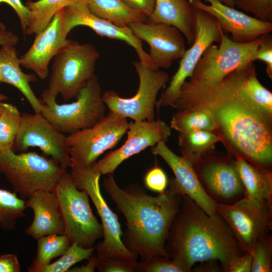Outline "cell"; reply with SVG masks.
<instances>
[{"mask_svg":"<svg viewBox=\"0 0 272 272\" xmlns=\"http://www.w3.org/2000/svg\"><path fill=\"white\" fill-rule=\"evenodd\" d=\"M251 62L218 81L189 78L172 106L178 110H206L241 154L264 168L272 161L271 116L258 108L244 90V79Z\"/></svg>","mask_w":272,"mask_h":272,"instance_id":"6da1fadb","label":"cell"},{"mask_svg":"<svg viewBox=\"0 0 272 272\" xmlns=\"http://www.w3.org/2000/svg\"><path fill=\"white\" fill-rule=\"evenodd\" d=\"M106 175L102 182L104 190L126 220L125 246L141 261L155 255L169 258L166 242L182 196L169 189L152 196L137 183L122 188L113 174Z\"/></svg>","mask_w":272,"mask_h":272,"instance_id":"7a4b0ae2","label":"cell"},{"mask_svg":"<svg viewBox=\"0 0 272 272\" xmlns=\"http://www.w3.org/2000/svg\"><path fill=\"white\" fill-rule=\"evenodd\" d=\"M165 248L169 258L178 260L189 271L196 263L209 260L219 261L225 271L233 259L246 253L218 213L208 214L186 195H182Z\"/></svg>","mask_w":272,"mask_h":272,"instance_id":"3957f363","label":"cell"},{"mask_svg":"<svg viewBox=\"0 0 272 272\" xmlns=\"http://www.w3.org/2000/svg\"><path fill=\"white\" fill-rule=\"evenodd\" d=\"M66 170L52 158L35 152H0V173L21 198L28 199L39 191H54Z\"/></svg>","mask_w":272,"mask_h":272,"instance_id":"277c9868","label":"cell"},{"mask_svg":"<svg viewBox=\"0 0 272 272\" xmlns=\"http://www.w3.org/2000/svg\"><path fill=\"white\" fill-rule=\"evenodd\" d=\"M99 56L94 45L69 40L53 58L48 87L44 91L55 98L60 95L64 102L76 98L95 75Z\"/></svg>","mask_w":272,"mask_h":272,"instance_id":"5b68a950","label":"cell"},{"mask_svg":"<svg viewBox=\"0 0 272 272\" xmlns=\"http://www.w3.org/2000/svg\"><path fill=\"white\" fill-rule=\"evenodd\" d=\"M41 114L63 133L71 134L89 128L105 115L106 106L95 75L81 90L76 100L59 104L56 98L43 91Z\"/></svg>","mask_w":272,"mask_h":272,"instance_id":"8992f818","label":"cell"},{"mask_svg":"<svg viewBox=\"0 0 272 272\" xmlns=\"http://www.w3.org/2000/svg\"><path fill=\"white\" fill-rule=\"evenodd\" d=\"M59 200L64 223L65 235L71 241L84 248L95 246L103 238V230L92 212L89 196L78 189L67 171L54 189Z\"/></svg>","mask_w":272,"mask_h":272,"instance_id":"52a82bcc","label":"cell"},{"mask_svg":"<svg viewBox=\"0 0 272 272\" xmlns=\"http://www.w3.org/2000/svg\"><path fill=\"white\" fill-rule=\"evenodd\" d=\"M127 119L111 111L93 126L66 135L70 168L92 166L104 152L115 147L126 133Z\"/></svg>","mask_w":272,"mask_h":272,"instance_id":"ba28073f","label":"cell"},{"mask_svg":"<svg viewBox=\"0 0 272 272\" xmlns=\"http://www.w3.org/2000/svg\"><path fill=\"white\" fill-rule=\"evenodd\" d=\"M70 174L76 186L88 194L101 218L103 239L96 245L97 256L137 260L138 256L127 248L123 242L117 215L110 208L102 195L100 186L101 175L91 167L71 169Z\"/></svg>","mask_w":272,"mask_h":272,"instance_id":"9c48e42d","label":"cell"},{"mask_svg":"<svg viewBox=\"0 0 272 272\" xmlns=\"http://www.w3.org/2000/svg\"><path fill=\"white\" fill-rule=\"evenodd\" d=\"M139 80L136 94L122 98L114 90L102 93V99L109 111L133 121L155 119V108L160 90L169 80V74L140 61L133 62Z\"/></svg>","mask_w":272,"mask_h":272,"instance_id":"30bf717a","label":"cell"},{"mask_svg":"<svg viewBox=\"0 0 272 272\" xmlns=\"http://www.w3.org/2000/svg\"><path fill=\"white\" fill-rule=\"evenodd\" d=\"M216 212L227 223L241 247L252 254L257 240L272 228V201L246 197L231 205L217 203Z\"/></svg>","mask_w":272,"mask_h":272,"instance_id":"8fae6325","label":"cell"},{"mask_svg":"<svg viewBox=\"0 0 272 272\" xmlns=\"http://www.w3.org/2000/svg\"><path fill=\"white\" fill-rule=\"evenodd\" d=\"M261 36L247 43L234 41L222 31L219 45L214 43L206 50L190 79L207 82L218 81L253 60Z\"/></svg>","mask_w":272,"mask_h":272,"instance_id":"7c38bea8","label":"cell"},{"mask_svg":"<svg viewBox=\"0 0 272 272\" xmlns=\"http://www.w3.org/2000/svg\"><path fill=\"white\" fill-rule=\"evenodd\" d=\"M196 32L194 41L181 58L179 67L172 77L168 87L157 99L156 107L172 106L177 100L183 83L191 78L195 67L208 47L219 44L222 30L211 14L194 8Z\"/></svg>","mask_w":272,"mask_h":272,"instance_id":"4fadbf2b","label":"cell"},{"mask_svg":"<svg viewBox=\"0 0 272 272\" xmlns=\"http://www.w3.org/2000/svg\"><path fill=\"white\" fill-rule=\"evenodd\" d=\"M30 147L39 148L65 169L70 167L66 135L58 130L41 113L22 114L13 151L25 152Z\"/></svg>","mask_w":272,"mask_h":272,"instance_id":"5bb4252c","label":"cell"},{"mask_svg":"<svg viewBox=\"0 0 272 272\" xmlns=\"http://www.w3.org/2000/svg\"><path fill=\"white\" fill-rule=\"evenodd\" d=\"M127 139L119 148L96 161L91 167L101 175L113 174L117 167L129 158L161 141L166 142L171 134V129L163 120L133 121L129 123Z\"/></svg>","mask_w":272,"mask_h":272,"instance_id":"9a60e30c","label":"cell"},{"mask_svg":"<svg viewBox=\"0 0 272 272\" xmlns=\"http://www.w3.org/2000/svg\"><path fill=\"white\" fill-rule=\"evenodd\" d=\"M133 34L150 46L149 56L157 69H168L181 59L185 50L183 35L175 27L164 23L138 22L128 26Z\"/></svg>","mask_w":272,"mask_h":272,"instance_id":"2e32d148","label":"cell"},{"mask_svg":"<svg viewBox=\"0 0 272 272\" xmlns=\"http://www.w3.org/2000/svg\"><path fill=\"white\" fill-rule=\"evenodd\" d=\"M194 8L212 15L223 31L239 43L252 41L272 31V22H265L228 6L219 0H188Z\"/></svg>","mask_w":272,"mask_h":272,"instance_id":"e0dca14e","label":"cell"},{"mask_svg":"<svg viewBox=\"0 0 272 272\" xmlns=\"http://www.w3.org/2000/svg\"><path fill=\"white\" fill-rule=\"evenodd\" d=\"M151 152L162 158L174 174L175 177L168 182L170 190L182 196H187L208 214L216 213L217 203L205 191L190 162L176 155L164 141L153 147Z\"/></svg>","mask_w":272,"mask_h":272,"instance_id":"ac0fdd59","label":"cell"},{"mask_svg":"<svg viewBox=\"0 0 272 272\" xmlns=\"http://www.w3.org/2000/svg\"><path fill=\"white\" fill-rule=\"evenodd\" d=\"M63 10L67 34L77 26L89 27L100 36L125 42L134 49L141 62L158 69L155 67L149 54L143 48L142 40L128 26L120 27L95 16L89 11L85 0H80Z\"/></svg>","mask_w":272,"mask_h":272,"instance_id":"d6986e66","label":"cell"},{"mask_svg":"<svg viewBox=\"0 0 272 272\" xmlns=\"http://www.w3.org/2000/svg\"><path fill=\"white\" fill-rule=\"evenodd\" d=\"M63 9L55 15L43 30L35 35L31 47L20 57L21 66L33 71L41 80L48 77L50 61L69 40Z\"/></svg>","mask_w":272,"mask_h":272,"instance_id":"ffe728a7","label":"cell"},{"mask_svg":"<svg viewBox=\"0 0 272 272\" xmlns=\"http://www.w3.org/2000/svg\"><path fill=\"white\" fill-rule=\"evenodd\" d=\"M196 173L207 194L217 203L231 205L245 197V189L234 163L210 162Z\"/></svg>","mask_w":272,"mask_h":272,"instance_id":"44dd1931","label":"cell"},{"mask_svg":"<svg viewBox=\"0 0 272 272\" xmlns=\"http://www.w3.org/2000/svg\"><path fill=\"white\" fill-rule=\"evenodd\" d=\"M25 205L34 214L32 222L26 229L28 235L37 240L48 235L64 234L63 217L54 191H37L25 201Z\"/></svg>","mask_w":272,"mask_h":272,"instance_id":"7402d4cb","label":"cell"},{"mask_svg":"<svg viewBox=\"0 0 272 272\" xmlns=\"http://www.w3.org/2000/svg\"><path fill=\"white\" fill-rule=\"evenodd\" d=\"M154 10L147 22L164 23L178 29L191 45L194 40V8L188 0H155Z\"/></svg>","mask_w":272,"mask_h":272,"instance_id":"603a6c76","label":"cell"},{"mask_svg":"<svg viewBox=\"0 0 272 272\" xmlns=\"http://www.w3.org/2000/svg\"><path fill=\"white\" fill-rule=\"evenodd\" d=\"M20 57L14 46L0 47V83L11 85L25 97L34 112L40 113L42 102L32 89L30 84L36 82L35 75L26 74L21 69Z\"/></svg>","mask_w":272,"mask_h":272,"instance_id":"cb8c5ba5","label":"cell"},{"mask_svg":"<svg viewBox=\"0 0 272 272\" xmlns=\"http://www.w3.org/2000/svg\"><path fill=\"white\" fill-rule=\"evenodd\" d=\"M234 163L245 189V197L259 201H272L270 173L241 157L237 158Z\"/></svg>","mask_w":272,"mask_h":272,"instance_id":"d4e9b609","label":"cell"},{"mask_svg":"<svg viewBox=\"0 0 272 272\" xmlns=\"http://www.w3.org/2000/svg\"><path fill=\"white\" fill-rule=\"evenodd\" d=\"M95 16L120 27L146 21L147 18L126 6L122 0H85Z\"/></svg>","mask_w":272,"mask_h":272,"instance_id":"484cf974","label":"cell"},{"mask_svg":"<svg viewBox=\"0 0 272 272\" xmlns=\"http://www.w3.org/2000/svg\"><path fill=\"white\" fill-rule=\"evenodd\" d=\"M80 0L28 1L26 6L29 11L28 24L24 34L37 35L50 23L55 15L61 10Z\"/></svg>","mask_w":272,"mask_h":272,"instance_id":"4316f807","label":"cell"},{"mask_svg":"<svg viewBox=\"0 0 272 272\" xmlns=\"http://www.w3.org/2000/svg\"><path fill=\"white\" fill-rule=\"evenodd\" d=\"M221 140V138L212 131L196 130L179 133L178 145L182 157L193 165Z\"/></svg>","mask_w":272,"mask_h":272,"instance_id":"83f0119b","label":"cell"},{"mask_svg":"<svg viewBox=\"0 0 272 272\" xmlns=\"http://www.w3.org/2000/svg\"><path fill=\"white\" fill-rule=\"evenodd\" d=\"M170 127L179 133L196 130L213 131L218 128L211 114L203 109L178 110L172 117Z\"/></svg>","mask_w":272,"mask_h":272,"instance_id":"f1b7e54d","label":"cell"},{"mask_svg":"<svg viewBox=\"0 0 272 272\" xmlns=\"http://www.w3.org/2000/svg\"><path fill=\"white\" fill-rule=\"evenodd\" d=\"M36 255L29 267L48 264L52 260L61 256L72 244L70 239L64 234H50L37 239Z\"/></svg>","mask_w":272,"mask_h":272,"instance_id":"f546056e","label":"cell"},{"mask_svg":"<svg viewBox=\"0 0 272 272\" xmlns=\"http://www.w3.org/2000/svg\"><path fill=\"white\" fill-rule=\"evenodd\" d=\"M26 208L24 199L0 188V227L3 230H14L17 220L25 216Z\"/></svg>","mask_w":272,"mask_h":272,"instance_id":"4dcf8cb0","label":"cell"},{"mask_svg":"<svg viewBox=\"0 0 272 272\" xmlns=\"http://www.w3.org/2000/svg\"><path fill=\"white\" fill-rule=\"evenodd\" d=\"M21 117L22 114L16 106L4 102L0 115V152L13 150Z\"/></svg>","mask_w":272,"mask_h":272,"instance_id":"1f68e13d","label":"cell"},{"mask_svg":"<svg viewBox=\"0 0 272 272\" xmlns=\"http://www.w3.org/2000/svg\"><path fill=\"white\" fill-rule=\"evenodd\" d=\"M96 249V245L90 248H84L75 243H72L63 254L55 261L48 264L29 267V272H65L76 263L88 259Z\"/></svg>","mask_w":272,"mask_h":272,"instance_id":"d6a6232c","label":"cell"},{"mask_svg":"<svg viewBox=\"0 0 272 272\" xmlns=\"http://www.w3.org/2000/svg\"><path fill=\"white\" fill-rule=\"evenodd\" d=\"M243 88L250 100L261 110L271 116L272 93L257 79L253 62L249 64L244 77Z\"/></svg>","mask_w":272,"mask_h":272,"instance_id":"836d02e7","label":"cell"},{"mask_svg":"<svg viewBox=\"0 0 272 272\" xmlns=\"http://www.w3.org/2000/svg\"><path fill=\"white\" fill-rule=\"evenodd\" d=\"M272 237L267 232L259 237L252 253L251 272L272 271Z\"/></svg>","mask_w":272,"mask_h":272,"instance_id":"e575fe53","label":"cell"},{"mask_svg":"<svg viewBox=\"0 0 272 272\" xmlns=\"http://www.w3.org/2000/svg\"><path fill=\"white\" fill-rule=\"evenodd\" d=\"M143 272H190L178 260L160 255H155L141 261Z\"/></svg>","mask_w":272,"mask_h":272,"instance_id":"d590c367","label":"cell"},{"mask_svg":"<svg viewBox=\"0 0 272 272\" xmlns=\"http://www.w3.org/2000/svg\"><path fill=\"white\" fill-rule=\"evenodd\" d=\"M234 3L235 7L257 19L272 22V0H234Z\"/></svg>","mask_w":272,"mask_h":272,"instance_id":"8d00e7d4","label":"cell"},{"mask_svg":"<svg viewBox=\"0 0 272 272\" xmlns=\"http://www.w3.org/2000/svg\"><path fill=\"white\" fill-rule=\"evenodd\" d=\"M97 257V269L100 272H143L137 260Z\"/></svg>","mask_w":272,"mask_h":272,"instance_id":"74e56055","label":"cell"},{"mask_svg":"<svg viewBox=\"0 0 272 272\" xmlns=\"http://www.w3.org/2000/svg\"><path fill=\"white\" fill-rule=\"evenodd\" d=\"M145 187L149 190L159 193L166 191L169 180L164 171L155 165L150 169L144 177Z\"/></svg>","mask_w":272,"mask_h":272,"instance_id":"f35d334b","label":"cell"},{"mask_svg":"<svg viewBox=\"0 0 272 272\" xmlns=\"http://www.w3.org/2000/svg\"><path fill=\"white\" fill-rule=\"evenodd\" d=\"M260 60L266 65L268 77L272 79V36L268 33L261 36V42L253 57V61Z\"/></svg>","mask_w":272,"mask_h":272,"instance_id":"ab89813d","label":"cell"},{"mask_svg":"<svg viewBox=\"0 0 272 272\" xmlns=\"http://www.w3.org/2000/svg\"><path fill=\"white\" fill-rule=\"evenodd\" d=\"M252 254L246 252L233 259L227 265L225 272H251Z\"/></svg>","mask_w":272,"mask_h":272,"instance_id":"60d3db41","label":"cell"},{"mask_svg":"<svg viewBox=\"0 0 272 272\" xmlns=\"http://www.w3.org/2000/svg\"><path fill=\"white\" fill-rule=\"evenodd\" d=\"M0 3H6L11 6L19 18L21 26L24 33L28 24L29 11L26 6L23 5L21 0H0Z\"/></svg>","mask_w":272,"mask_h":272,"instance_id":"b9f144b4","label":"cell"},{"mask_svg":"<svg viewBox=\"0 0 272 272\" xmlns=\"http://www.w3.org/2000/svg\"><path fill=\"white\" fill-rule=\"evenodd\" d=\"M131 9L138 12L147 18L152 14L154 7L155 0H122Z\"/></svg>","mask_w":272,"mask_h":272,"instance_id":"7bdbcfd3","label":"cell"},{"mask_svg":"<svg viewBox=\"0 0 272 272\" xmlns=\"http://www.w3.org/2000/svg\"><path fill=\"white\" fill-rule=\"evenodd\" d=\"M21 266L18 257L15 254L0 255V272H20Z\"/></svg>","mask_w":272,"mask_h":272,"instance_id":"ee69618b","label":"cell"},{"mask_svg":"<svg viewBox=\"0 0 272 272\" xmlns=\"http://www.w3.org/2000/svg\"><path fill=\"white\" fill-rule=\"evenodd\" d=\"M19 37L10 31L0 29V46H15L19 42Z\"/></svg>","mask_w":272,"mask_h":272,"instance_id":"f6af8a7d","label":"cell"},{"mask_svg":"<svg viewBox=\"0 0 272 272\" xmlns=\"http://www.w3.org/2000/svg\"><path fill=\"white\" fill-rule=\"evenodd\" d=\"M200 265L195 267L192 270L196 271H223V267L221 264L216 260H209L200 262Z\"/></svg>","mask_w":272,"mask_h":272,"instance_id":"bcb514c9","label":"cell"},{"mask_svg":"<svg viewBox=\"0 0 272 272\" xmlns=\"http://www.w3.org/2000/svg\"><path fill=\"white\" fill-rule=\"evenodd\" d=\"M88 262L85 265L70 268V272H94L97 268V257L93 255L88 259Z\"/></svg>","mask_w":272,"mask_h":272,"instance_id":"7dc6e473","label":"cell"},{"mask_svg":"<svg viewBox=\"0 0 272 272\" xmlns=\"http://www.w3.org/2000/svg\"><path fill=\"white\" fill-rule=\"evenodd\" d=\"M221 2H222L223 4L229 6L230 7L234 8V0H219Z\"/></svg>","mask_w":272,"mask_h":272,"instance_id":"c3c4849f","label":"cell"},{"mask_svg":"<svg viewBox=\"0 0 272 272\" xmlns=\"http://www.w3.org/2000/svg\"><path fill=\"white\" fill-rule=\"evenodd\" d=\"M8 99V97L6 95L0 93V102L4 101Z\"/></svg>","mask_w":272,"mask_h":272,"instance_id":"681fc988","label":"cell"},{"mask_svg":"<svg viewBox=\"0 0 272 272\" xmlns=\"http://www.w3.org/2000/svg\"><path fill=\"white\" fill-rule=\"evenodd\" d=\"M4 102L3 101L0 102V115L4 108Z\"/></svg>","mask_w":272,"mask_h":272,"instance_id":"f907efd6","label":"cell"},{"mask_svg":"<svg viewBox=\"0 0 272 272\" xmlns=\"http://www.w3.org/2000/svg\"><path fill=\"white\" fill-rule=\"evenodd\" d=\"M6 28L5 25L0 21V29H6Z\"/></svg>","mask_w":272,"mask_h":272,"instance_id":"816d5d0a","label":"cell"}]
</instances>
